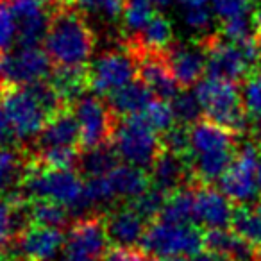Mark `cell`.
<instances>
[{"instance_id": "obj_1", "label": "cell", "mask_w": 261, "mask_h": 261, "mask_svg": "<svg viewBox=\"0 0 261 261\" xmlns=\"http://www.w3.org/2000/svg\"><path fill=\"white\" fill-rule=\"evenodd\" d=\"M43 47L58 68H86L95 50V34L86 16L63 2L56 4Z\"/></svg>"}, {"instance_id": "obj_2", "label": "cell", "mask_w": 261, "mask_h": 261, "mask_svg": "<svg viewBox=\"0 0 261 261\" xmlns=\"http://www.w3.org/2000/svg\"><path fill=\"white\" fill-rule=\"evenodd\" d=\"M27 200L47 199L66 206L70 211H84V181L73 168H47L36 160L27 161L20 182Z\"/></svg>"}, {"instance_id": "obj_3", "label": "cell", "mask_w": 261, "mask_h": 261, "mask_svg": "<svg viewBox=\"0 0 261 261\" xmlns=\"http://www.w3.org/2000/svg\"><path fill=\"white\" fill-rule=\"evenodd\" d=\"M202 43L207 52V77L240 83L259 68L261 50L256 34L240 43L224 40L220 34H211L204 38Z\"/></svg>"}, {"instance_id": "obj_4", "label": "cell", "mask_w": 261, "mask_h": 261, "mask_svg": "<svg viewBox=\"0 0 261 261\" xmlns=\"http://www.w3.org/2000/svg\"><path fill=\"white\" fill-rule=\"evenodd\" d=\"M195 95L199 98L206 118L227 127L236 135L249 133L250 118L243 106L242 91L236 83L224 79L206 77L195 86Z\"/></svg>"}, {"instance_id": "obj_5", "label": "cell", "mask_w": 261, "mask_h": 261, "mask_svg": "<svg viewBox=\"0 0 261 261\" xmlns=\"http://www.w3.org/2000/svg\"><path fill=\"white\" fill-rule=\"evenodd\" d=\"M140 249L152 257H195L206 249L204 232L190 222H168L163 218L150 222Z\"/></svg>"}, {"instance_id": "obj_6", "label": "cell", "mask_w": 261, "mask_h": 261, "mask_svg": "<svg viewBox=\"0 0 261 261\" xmlns=\"http://www.w3.org/2000/svg\"><path fill=\"white\" fill-rule=\"evenodd\" d=\"M111 143L116 156L123 163L135 165L143 170L152 167L163 152V138H160L140 115L127 116L116 122Z\"/></svg>"}, {"instance_id": "obj_7", "label": "cell", "mask_w": 261, "mask_h": 261, "mask_svg": "<svg viewBox=\"0 0 261 261\" xmlns=\"http://www.w3.org/2000/svg\"><path fill=\"white\" fill-rule=\"evenodd\" d=\"M0 102L8 113L18 142L38 138L52 116L27 86H8Z\"/></svg>"}, {"instance_id": "obj_8", "label": "cell", "mask_w": 261, "mask_h": 261, "mask_svg": "<svg viewBox=\"0 0 261 261\" xmlns=\"http://www.w3.org/2000/svg\"><path fill=\"white\" fill-rule=\"evenodd\" d=\"M138 65V54L130 48L129 43L122 48L104 52L91 63V66H88L90 90L108 97L118 88L136 81Z\"/></svg>"}, {"instance_id": "obj_9", "label": "cell", "mask_w": 261, "mask_h": 261, "mask_svg": "<svg viewBox=\"0 0 261 261\" xmlns=\"http://www.w3.org/2000/svg\"><path fill=\"white\" fill-rule=\"evenodd\" d=\"M259 149L256 143L247 142L238 147L236 156L229 170L220 177V190L236 204V206H249L257 202L259 188H257V163H259Z\"/></svg>"}, {"instance_id": "obj_10", "label": "cell", "mask_w": 261, "mask_h": 261, "mask_svg": "<svg viewBox=\"0 0 261 261\" xmlns=\"http://www.w3.org/2000/svg\"><path fill=\"white\" fill-rule=\"evenodd\" d=\"M108 242L104 217H84L70 227L58 261H100Z\"/></svg>"}, {"instance_id": "obj_11", "label": "cell", "mask_w": 261, "mask_h": 261, "mask_svg": "<svg viewBox=\"0 0 261 261\" xmlns=\"http://www.w3.org/2000/svg\"><path fill=\"white\" fill-rule=\"evenodd\" d=\"M0 66L8 86H29L52 75V61L40 45H18L0 56Z\"/></svg>"}, {"instance_id": "obj_12", "label": "cell", "mask_w": 261, "mask_h": 261, "mask_svg": "<svg viewBox=\"0 0 261 261\" xmlns=\"http://www.w3.org/2000/svg\"><path fill=\"white\" fill-rule=\"evenodd\" d=\"M73 115L81 129V147L109 145L116 127V116L98 95H84L73 104Z\"/></svg>"}, {"instance_id": "obj_13", "label": "cell", "mask_w": 261, "mask_h": 261, "mask_svg": "<svg viewBox=\"0 0 261 261\" xmlns=\"http://www.w3.org/2000/svg\"><path fill=\"white\" fill-rule=\"evenodd\" d=\"M66 234L59 227L29 224L18 232L15 240L20 257L27 261H54L59 257Z\"/></svg>"}, {"instance_id": "obj_14", "label": "cell", "mask_w": 261, "mask_h": 261, "mask_svg": "<svg viewBox=\"0 0 261 261\" xmlns=\"http://www.w3.org/2000/svg\"><path fill=\"white\" fill-rule=\"evenodd\" d=\"M165 59L181 90L197 86L200 83V77L206 73L207 52L202 40L195 43L170 45L165 50Z\"/></svg>"}, {"instance_id": "obj_15", "label": "cell", "mask_w": 261, "mask_h": 261, "mask_svg": "<svg viewBox=\"0 0 261 261\" xmlns=\"http://www.w3.org/2000/svg\"><path fill=\"white\" fill-rule=\"evenodd\" d=\"M234 206L232 200L222 190H217L211 185L195 186V210L193 220L197 225L211 229H227L231 227Z\"/></svg>"}, {"instance_id": "obj_16", "label": "cell", "mask_w": 261, "mask_h": 261, "mask_svg": "<svg viewBox=\"0 0 261 261\" xmlns=\"http://www.w3.org/2000/svg\"><path fill=\"white\" fill-rule=\"evenodd\" d=\"M140 81L150 88L156 98L172 100L179 93V84L165 59V52H138Z\"/></svg>"}, {"instance_id": "obj_17", "label": "cell", "mask_w": 261, "mask_h": 261, "mask_svg": "<svg viewBox=\"0 0 261 261\" xmlns=\"http://www.w3.org/2000/svg\"><path fill=\"white\" fill-rule=\"evenodd\" d=\"M150 186L161 190L163 193H172L185 186H192L193 172L188 158L177 156L163 149L154 165L150 167Z\"/></svg>"}, {"instance_id": "obj_18", "label": "cell", "mask_w": 261, "mask_h": 261, "mask_svg": "<svg viewBox=\"0 0 261 261\" xmlns=\"http://www.w3.org/2000/svg\"><path fill=\"white\" fill-rule=\"evenodd\" d=\"M236 133L218 125L210 118H200L190 125V156L225 152L236 149Z\"/></svg>"}, {"instance_id": "obj_19", "label": "cell", "mask_w": 261, "mask_h": 261, "mask_svg": "<svg viewBox=\"0 0 261 261\" xmlns=\"http://www.w3.org/2000/svg\"><path fill=\"white\" fill-rule=\"evenodd\" d=\"M104 222L109 242L120 247L140 245L149 227L145 218L136 213L130 206L113 210L108 217H104Z\"/></svg>"}, {"instance_id": "obj_20", "label": "cell", "mask_w": 261, "mask_h": 261, "mask_svg": "<svg viewBox=\"0 0 261 261\" xmlns=\"http://www.w3.org/2000/svg\"><path fill=\"white\" fill-rule=\"evenodd\" d=\"M81 129L73 111L65 108L54 113L38 136V149H52V147H68L79 149Z\"/></svg>"}, {"instance_id": "obj_21", "label": "cell", "mask_w": 261, "mask_h": 261, "mask_svg": "<svg viewBox=\"0 0 261 261\" xmlns=\"http://www.w3.org/2000/svg\"><path fill=\"white\" fill-rule=\"evenodd\" d=\"M154 98V93L143 81H133L108 95V106L116 118H127L142 115Z\"/></svg>"}, {"instance_id": "obj_22", "label": "cell", "mask_w": 261, "mask_h": 261, "mask_svg": "<svg viewBox=\"0 0 261 261\" xmlns=\"http://www.w3.org/2000/svg\"><path fill=\"white\" fill-rule=\"evenodd\" d=\"M204 243L207 250L224 254L232 261H256V245L229 227L204 232Z\"/></svg>"}, {"instance_id": "obj_23", "label": "cell", "mask_w": 261, "mask_h": 261, "mask_svg": "<svg viewBox=\"0 0 261 261\" xmlns=\"http://www.w3.org/2000/svg\"><path fill=\"white\" fill-rule=\"evenodd\" d=\"M108 181L115 199H123L127 202L150 188V175H147L143 168L127 163L116 165L108 174Z\"/></svg>"}, {"instance_id": "obj_24", "label": "cell", "mask_w": 261, "mask_h": 261, "mask_svg": "<svg viewBox=\"0 0 261 261\" xmlns=\"http://www.w3.org/2000/svg\"><path fill=\"white\" fill-rule=\"evenodd\" d=\"M174 40V27L172 22L167 16L156 15L150 18V22L142 29V33L135 38L129 40L127 43L130 48L138 54V52H165L172 45Z\"/></svg>"}, {"instance_id": "obj_25", "label": "cell", "mask_w": 261, "mask_h": 261, "mask_svg": "<svg viewBox=\"0 0 261 261\" xmlns=\"http://www.w3.org/2000/svg\"><path fill=\"white\" fill-rule=\"evenodd\" d=\"M66 108L73 106L90 90L88 68H56L48 77Z\"/></svg>"}, {"instance_id": "obj_26", "label": "cell", "mask_w": 261, "mask_h": 261, "mask_svg": "<svg viewBox=\"0 0 261 261\" xmlns=\"http://www.w3.org/2000/svg\"><path fill=\"white\" fill-rule=\"evenodd\" d=\"M25 211H27V220L31 224L47 225V227H59V229H63L68 224L70 215H72V211L66 206L47 199L27 200Z\"/></svg>"}, {"instance_id": "obj_27", "label": "cell", "mask_w": 261, "mask_h": 261, "mask_svg": "<svg viewBox=\"0 0 261 261\" xmlns=\"http://www.w3.org/2000/svg\"><path fill=\"white\" fill-rule=\"evenodd\" d=\"M118 160L120 158L116 156L111 145H100L93 149H84V152H81L79 156L77 167L81 174L86 177H100V175H108L118 165Z\"/></svg>"}, {"instance_id": "obj_28", "label": "cell", "mask_w": 261, "mask_h": 261, "mask_svg": "<svg viewBox=\"0 0 261 261\" xmlns=\"http://www.w3.org/2000/svg\"><path fill=\"white\" fill-rule=\"evenodd\" d=\"M193 210H195V188L185 186V188H179L175 192L168 193L160 218L185 224V222L193 218Z\"/></svg>"}, {"instance_id": "obj_29", "label": "cell", "mask_w": 261, "mask_h": 261, "mask_svg": "<svg viewBox=\"0 0 261 261\" xmlns=\"http://www.w3.org/2000/svg\"><path fill=\"white\" fill-rule=\"evenodd\" d=\"M25 167L20 152L11 147H0V193L13 192L16 186L20 188Z\"/></svg>"}, {"instance_id": "obj_30", "label": "cell", "mask_w": 261, "mask_h": 261, "mask_svg": "<svg viewBox=\"0 0 261 261\" xmlns=\"http://www.w3.org/2000/svg\"><path fill=\"white\" fill-rule=\"evenodd\" d=\"M158 9L150 0H125V8L122 15V25L130 40H135L142 29L150 22Z\"/></svg>"}, {"instance_id": "obj_31", "label": "cell", "mask_w": 261, "mask_h": 261, "mask_svg": "<svg viewBox=\"0 0 261 261\" xmlns=\"http://www.w3.org/2000/svg\"><path fill=\"white\" fill-rule=\"evenodd\" d=\"M231 229L238 232L242 238L250 242L252 245H261V215L256 207L250 206H236L232 215Z\"/></svg>"}, {"instance_id": "obj_32", "label": "cell", "mask_w": 261, "mask_h": 261, "mask_svg": "<svg viewBox=\"0 0 261 261\" xmlns=\"http://www.w3.org/2000/svg\"><path fill=\"white\" fill-rule=\"evenodd\" d=\"M52 13L41 11L36 15L18 18V45H40L45 41Z\"/></svg>"}, {"instance_id": "obj_33", "label": "cell", "mask_w": 261, "mask_h": 261, "mask_svg": "<svg viewBox=\"0 0 261 261\" xmlns=\"http://www.w3.org/2000/svg\"><path fill=\"white\" fill-rule=\"evenodd\" d=\"M68 4L79 9L83 15H93L108 22L122 18L125 0H68Z\"/></svg>"}, {"instance_id": "obj_34", "label": "cell", "mask_w": 261, "mask_h": 261, "mask_svg": "<svg viewBox=\"0 0 261 261\" xmlns=\"http://www.w3.org/2000/svg\"><path fill=\"white\" fill-rule=\"evenodd\" d=\"M172 109H174L175 120L181 125H193L195 122H199L202 118V106H200L199 98H197L195 91L182 90L175 95L170 100Z\"/></svg>"}, {"instance_id": "obj_35", "label": "cell", "mask_w": 261, "mask_h": 261, "mask_svg": "<svg viewBox=\"0 0 261 261\" xmlns=\"http://www.w3.org/2000/svg\"><path fill=\"white\" fill-rule=\"evenodd\" d=\"M140 116L156 133H163V135L168 133L175 125V122H177L174 115V109H172V104L168 100H161V98H154Z\"/></svg>"}, {"instance_id": "obj_36", "label": "cell", "mask_w": 261, "mask_h": 261, "mask_svg": "<svg viewBox=\"0 0 261 261\" xmlns=\"http://www.w3.org/2000/svg\"><path fill=\"white\" fill-rule=\"evenodd\" d=\"M18 41V16L9 0H0V56L8 54Z\"/></svg>"}, {"instance_id": "obj_37", "label": "cell", "mask_w": 261, "mask_h": 261, "mask_svg": "<svg viewBox=\"0 0 261 261\" xmlns=\"http://www.w3.org/2000/svg\"><path fill=\"white\" fill-rule=\"evenodd\" d=\"M165 200H167V193H163L161 190L150 186V188L145 190L142 195L129 200L127 206L133 207V210H135L138 215H142L145 220H152V218H156L161 215Z\"/></svg>"}, {"instance_id": "obj_38", "label": "cell", "mask_w": 261, "mask_h": 261, "mask_svg": "<svg viewBox=\"0 0 261 261\" xmlns=\"http://www.w3.org/2000/svg\"><path fill=\"white\" fill-rule=\"evenodd\" d=\"M79 150L68 147H52V149H38L34 160L47 168H73L79 163Z\"/></svg>"}, {"instance_id": "obj_39", "label": "cell", "mask_w": 261, "mask_h": 261, "mask_svg": "<svg viewBox=\"0 0 261 261\" xmlns=\"http://www.w3.org/2000/svg\"><path fill=\"white\" fill-rule=\"evenodd\" d=\"M242 98L250 120H261V68L254 70L242 86Z\"/></svg>"}, {"instance_id": "obj_40", "label": "cell", "mask_w": 261, "mask_h": 261, "mask_svg": "<svg viewBox=\"0 0 261 261\" xmlns=\"http://www.w3.org/2000/svg\"><path fill=\"white\" fill-rule=\"evenodd\" d=\"M256 34V18L254 15H243L236 16V18L225 20L220 25V36L232 43H240V41L252 38Z\"/></svg>"}, {"instance_id": "obj_41", "label": "cell", "mask_w": 261, "mask_h": 261, "mask_svg": "<svg viewBox=\"0 0 261 261\" xmlns=\"http://www.w3.org/2000/svg\"><path fill=\"white\" fill-rule=\"evenodd\" d=\"M254 2L256 0H211V9L220 22H225L236 16L252 15Z\"/></svg>"}, {"instance_id": "obj_42", "label": "cell", "mask_w": 261, "mask_h": 261, "mask_svg": "<svg viewBox=\"0 0 261 261\" xmlns=\"http://www.w3.org/2000/svg\"><path fill=\"white\" fill-rule=\"evenodd\" d=\"M163 149L177 156H190V127L174 125L168 133L163 135Z\"/></svg>"}, {"instance_id": "obj_43", "label": "cell", "mask_w": 261, "mask_h": 261, "mask_svg": "<svg viewBox=\"0 0 261 261\" xmlns=\"http://www.w3.org/2000/svg\"><path fill=\"white\" fill-rule=\"evenodd\" d=\"M213 9L210 6H200V8H190L182 13V22L186 27L197 33H204L213 23Z\"/></svg>"}, {"instance_id": "obj_44", "label": "cell", "mask_w": 261, "mask_h": 261, "mask_svg": "<svg viewBox=\"0 0 261 261\" xmlns=\"http://www.w3.org/2000/svg\"><path fill=\"white\" fill-rule=\"evenodd\" d=\"M143 250H138L135 247H120L113 245L111 249L106 250L100 261H145Z\"/></svg>"}, {"instance_id": "obj_45", "label": "cell", "mask_w": 261, "mask_h": 261, "mask_svg": "<svg viewBox=\"0 0 261 261\" xmlns=\"http://www.w3.org/2000/svg\"><path fill=\"white\" fill-rule=\"evenodd\" d=\"M9 2H11L13 9H15L16 16H18V18H25V16L36 15V13L48 11L47 8L52 0H9ZM56 4H58V2H56Z\"/></svg>"}, {"instance_id": "obj_46", "label": "cell", "mask_w": 261, "mask_h": 261, "mask_svg": "<svg viewBox=\"0 0 261 261\" xmlns=\"http://www.w3.org/2000/svg\"><path fill=\"white\" fill-rule=\"evenodd\" d=\"M16 140L15 130L11 127V122H9V116L6 113L4 106L0 102V147H9L13 142Z\"/></svg>"}, {"instance_id": "obj_47", "label": "cell", "mask_w": 261, "mask_h": 261, "mask_svg": "<svg viewBox=\"0 0 261 261\" xmlns=\"http://www.w3.org/2000/svg\"><path fill=\"white\" fill-rule=\"evenodd\" d=\"M192 261H232V259H229V257L224 256V254H218V252H213V250L204 249L202 252H199L195 257H192Z\"/></svg>"}, {"instance_id": "obj_48", "label": "cell", "mask_w": 261, "mask_h": 261, "mask_svg": "<svg viewBox=\"0 0 261 261\" xmlns=\"http://www.w3.org/2000/svg\"><path fill=\"white\" fill-rule=\"evenodd\" d=\"M247 135L250 136V142L256 143L257 149L261 150V120H250V127Z\"/></svg>"}, {"instance_id": "obj_49", "label": "cell", "mask_w": 261, "mask_h": 261, "mask_svg": "<svg viewBox=\"0 0 261 261\" xmlns=\"http://www.w3.org/2000/svg\"><path fill=\"white\" fill-rule=\"evenodd\" d=\"M179 6H182L185 9L190 8H200V6H207L211 0H175Z\"/></svg>"}, {"instance_id": "obj_50", "label": "cell", "mask_w": 261, "mask_h": 261, "mask_svg": "<svg viewBox=\"0 0 261 261\" xmlns=\"http://www.w3.org/2000/svg\"><path fill=\"white\" fill-rule=\"evenodd\" d=\"M254 18H256V40L261 50V9H257V11L254 13Z\"/></svg>"}, {"instance_id": "obj_51", "label": "cell", "mask_w": 261, "mask_h": 261, "mask_svg": "<svg viewBox=\"0 0 261 261\" xmlns=\"http://www.w3.org/2000/svg\"><path fill=\"white\" fill-rule=\"evenodd\" d=\"M152 2V6L158 9V11H165V9L170 8V4L174 2V0H150Z\"/></svg>"}, {"instance_id": "obj_52", "label": "cell", "mask_w": 261, "mask_h": 261, "mask_svg": "<svg viewBox=\"0 0 261 261\" xmlns=\"http://www.w3.org/2000/svg\"><path fill=\"white\" fill-rule=\"evenodd\" d=\"M145 261H188V257H174V259H163V257H150Z\"/></svg>"}, {"instance_id": "obj_53", "label": "cell", "mask_w": 261, "mask_h": 261, "mask_svg": "<svg viewBox=\"0 0 261 261\" xmlns=\"http://www.w3.org/2000/svg\"><path fill=\"white\" fill-rule=\"evenodd\" d=\"M6 90V81H4V73H2V66H0V97Z\"/></svg>"}, {"instance_id": "obj_54", "label": "cell", "mask_w": 261, "mask_h": 261, "mask_svg": "<svg viewBox=\"0 0 261 261\" xmlns=\"http://www.w3.org/2000/svg\"><path fill=\"white\" fill-rule=\"evenodd\" d=\"M256 179H257V188H259V193H261V158H259V163H257Z\"/></svg>"}, {"instance_id": "obj_55", "label": "cell", "mask_w": 261, "mask_h": 261, "mask_svg": "<svg viewBox=\"0 0 261 261\" xmlns=\"http://www.w3.org/2000/svg\"><path fill=\"white\" fill-rule=\"evenodd\" d=\"M256 261H261V245L256 247Z\"/></svg>"}, {"instance_id": "obj_56", "label": "cell", "mask_w": 261, "mask_h": 261, "mask_svg": "<svg viewBox=\"0 0 261 261\" xmlns=\"http://www.w3.org/2000/svg\"><path fill=\"white\" fill-rule=\"evenodd\" d=\"M254 207H256V211H257V213L261 215V200H257V202L254 204Z\"/></svg>"}, {"instance_id": "obj_57", "label": "cell", "mask_w": 261, "mask_h": 261, "mask_svg": "<svg viewBox=\"0 0 261 261\" xmlns=\"http://www.w3.org/2000/svg\"><path fill=\"white\" fill-rule=\"evenodd\" d=\"M56 2H58V4H63V2H65V4H68V0H56Z\"/></svg>"}, {"instance_id": "obj_58", "label": "cell", "mask_w": 261, "mask_h": 261, "mask_svg": "<svg viewBox=\"0 0 261 261\" xmlns=\"http://www.w3.org/2000/svg\"><path fill=\"white\" fill-rule=\"evenodd\" d=\"M15 261H27V259H22V257H20V259H15Z\"/></svg>"}, {"instance_id": "obj_59", "label": "cell", "mask_w": 261, "mask_h": 261, "mask_svg": "<svg viewBox=\"0 0 261 261\" xmlns=\"http://www.w3.org/2000/svg\"><path fill=\"white\" fill-rule=\"evenodd\" d=\"M259 9H261V4H259Z\"/></svg>"}, {"instance_id": "obj_60", "label": "cell", "mask_w": 261, "mask_h": 261, "mask_svg": "<svg viewBox=\"0 0 261 261\" xmlns=\"http://www.w3.org/2000/svg\"><path fill=\"white\" fill-rule=\"evenodd\" d=\"M259 65H261V63H259ZM259 68H261V66H259Z\"/></svg>"}]
</instances>
